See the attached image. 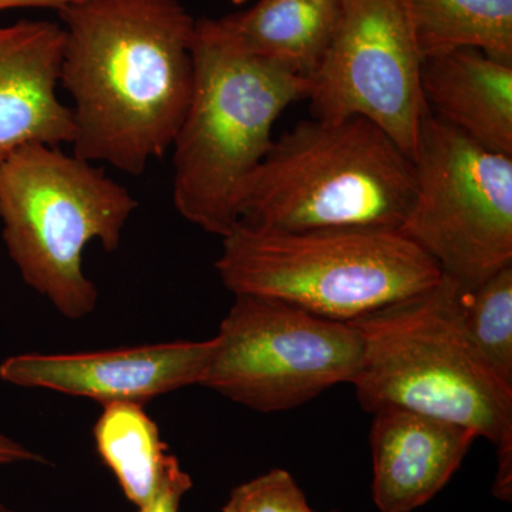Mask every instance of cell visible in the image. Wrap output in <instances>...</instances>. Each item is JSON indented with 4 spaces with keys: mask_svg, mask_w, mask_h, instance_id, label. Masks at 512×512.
Wrapping results in <instances>:
<instances>
[{
    "mask_svg": "<svg viewBox=\"0 0 512 512\" xmlns=\"http://www.w3.org/2000/svg\"><path fill=\"white\" fill-rule=\"evenodd\" d=\"M222 284L352 322L440 281L439 265L393 229L275 232L237 224L222 238Z\"/></svg>",
    "mask_w": 512,
    "mask_h": 512,
    "instance_id": "8992f818",
    "label": "cell"
},
{
    "mask_svg": "<svg viewBox=\"0 0 512 512\" xmlns=\"http://www.w3.org/2000/svg\"><path fill=\"white\" fill-rule=\"evenodd\" d=\"M0 512H18V511L12 510V508L8 507V505L0 503Z\"/></svg>",
    "mask_w": 512,
    "mask_h": 512,
    "instance_id": "7402d4cb",
    "label": "cell"
},
{
    "mask_svg": "<svg viewBox=\"0 0 512 512\" xmlns=\"http://www.w3.org/2000/svg\"><path fill=\"white\" fill-rule=\"evenodd\" d=\"M222 512H315L288 471L269 473L238 485L229 494Z\"/></svg>",
    "mask_w": 512,
    "mask_h": 512,
    "instance_id": "ac0fdd59",
    "label": "cell"
},
{
    "mask_svg": "<svg viewBox=\"0 0 512 512\" xmlns=\"http://www.w3.org/2000/svg\"><path fill=\"white\" fill-rule=\"evenodd\" d=\"M464 335L480 362L512 390V265L461 295Z\"/></svg>",
    "mask_w": 512,
    "mask_h": 512,
    "instance_id": "e0dca14e",
    "label": "cell"
},
{
    "mask_svg": "<svg viewBox=\"0 0 512 512\" xmlns=\"http://www.w3.org/2000/svg\"><path fill=\"white\" fill-rule=\"evenodd\" d=\"M191 487L192 485H178L165 490L150 504L137 508V512H180L181 500Z\"/></svg>",
    "mask_w": 512,
    "mask_h": 512,
    "instance_id": "ffe728a7",
    "label": "cell"
},
{
    "mask_svg": "<svg viewBox=\"0 0 512 512\" xmlns=\"http://www.w3.org/2000/svg\"><path fill=\"white\" fill-rule=\"evenodd\" d=\"M138 201L92 161L30 144L0 164V222L23 282L60 315H92L99 291L83 268L87 245L120 248Z\"/></svg>",
    "mask_w": 512,
    "mask_h": 512,
    "instance_id": "5b68a950",
    "label": "cell"
},
{
    "mask_svg": "<svg viewBox=\"0 0 512 512\" xmlns=\"http://www.w3.org/2000/svg\"><path fill=\"white\" fill-rule=\"evenodd\" d=\"M212 342L200 386L261 413L292 410L352 383L362 356L353 323L255 295H235Z\"/></svg>",
    "mask_w": 512,
    "mask_h": 512,
    "instance_id": "ba28073f",
    "label": "cell"
},
{
    "mask_svg": "<svg viewBox=\"0 0 512 512\" xmlns=\"http://www.w3.org/2000/svg\"><path fill=\"white\" fill-rule=\"evenodd\" d=\"M407 0H339L328 49L311 77L312 117H362L413 160L427 113Z\"/></svg>",
    "mask_w": 512,
    "mask_h": 512,
    "instance_id": "9c48e42d",
    "label": "cell"
},
{
    "mask_svg": "<svg viewBox=\"0 0 512 512\" xmlns=\"http://www.w3.org/2000/svg\"><path fill=\"white\" fill-rule=\"evenodd\" d=\"M463 286L443 275L426 291L352 320L362 356L352 383L369 413L386 407L460 424L494 447L512 444V390L468 345Z\"/></svg>",
    "mask_w": 512,
    "mask_h": 512,
    "instance_id": "277c9868",
    "label": "cell"
},
{
    "mask_svg": "<svg viewBox=\"0 0 512 512\" xmlns=\"http://www.w3.org/2000/svg\"><path fill=\"white\" fill-rule=\"evenodd\" d=\"M423 62L480 50L512 64V0H407Z\"/></svg>",
    "mask_w": 512,
    "mask_h": 512,
    "instance_id": "2e32d148",
    "label": "cell"
},
{
    "mask_svg": "<svg viewBox=\"0 0 512 512\" xmlns=\"http://www.w3.org/2000/svg\"><path fill=\"white\" fill-rule=\"evenodd\" d=\"M232 3H235V5H244V3L249 2V0H231Z\"/></svg>",
    "mask_w": 512,
    "mask_h": 512,
    "instance_id": "603a6c76",
    "label": "cell"
},
{
    "mask_svg": "<svg viewBox=\"0 0 512 512\" xmlns=\"http://www.w3.org/2000/svg\"><path fill=\"white\" fill-rule=\"evenodd\" d=\"M421 89L434 117L512 157V64L474 49L430 57L421 67Z\"/></svg>",
    "mask_w": 512,
    "mask_h": 512,
    "instance_id": "4fadbf2b",
    "label": "cell"
},
{
    "mask_svg": "<svg viewBox=\"0 0 512 512\" xmlns=\"http://www.w3.org/2000/svg\"><path fill=\"white\" fill-rule=\"evenodd\" d=\"M194 86L173 146V202L185 221L224 238L242 191L271 150L276 120L306 99L311 80L245 52L197 20Z\"/></svg>",
    "mask_w": 512,
    "mask_h": 512,
    "instance_id": "7a4b0ae2",
    "label": "cell"
},
{
    "mask_svg": "<svg viewBox=\"0 0 512 512\" xmlns=\"http://www.w3.org/2000/svg\"><path fill=\"white\" fill-rule=\"evenodd\" d=\"M63 52L59 23L0 25V164L30 144H73V110L57 94Z\"/></svg>",
    "mask_w": 512,
    "mask_h": 512,
    "instance_id": "8fae6325",
    "label": "cell"
},
{
    "mask_svg": "<svg viewBox=\"0 0 512 512\" xmlns=\"http://www.w3.org/2000/svg\"><path fill=\"white\" fill-rule=\"evenodd\" d=\"M76 0H0V12L12 9H60L66 8Z\"/></svg>",
    "mask_w": 512,
    "mask_h": 512,
    "instance_id": "44dd1931",
    "label": "cell"
},
{
    "mask_svg": "<svg viewBox=\"0 0 512 512\" xmlns=\"http://www.w3.org/2000/svg\"><path fill=\"white\" fill-rule=\"evenodd\" d=\"M214 342H168L97 352L22 353L0 363V379L113 403L141 404L163 394L200 386Z\"/></svg>",
    "mask_w": 512,
    "mask_h": 512,
    "instance_id": "30bf717a",
    "label": "cell"
},
{
    "mask_svg": "<svg viewBox=\"0 0 512 512\" xmlns=\"http://www.w3.org/2000/svg\"><path fill=\"white\" fill-rule=\"evenodd\" d=\"M330 512H338V511H330Z\"/></svg>",
    "mask_w": 512,
    "mask_h": 512,
    "instance_id": "cb8c5ba5",
    "label": "cell"
},
{
    "mask_svg": "<svg viewBox=\"0 0 512 512\" xmlns=\"http://www.w3.org/2000/svg\"><path fill=\"white\" fill-rule=\"evenodd\" d=\"M477 434L460 424L386 407L373 413L372 495L380 512H412L440 493Z\"/></svg>",
    "mask_w": 512,
    "mask_h": 512,
    "instance_id": "7c38bea8",
    "label": "cell"
},
{
    "mask_svg": "<svg viewBox=\"0 0 512 512\" xmlns=\"http://www.w3.org/2000/svg\"><path fill=\"white\" fill-rule=\"evenodd\" d=\"M399 231L464 289L512 265V157L487 150L427 110Z\"/></svg>",
    "mask_w": 512,
    "mask_h": 512,
    "instance_id": "52a82bcc",
    "label": "cell"
},
{
    "mask_svg": "<svg viewBox=\"0 0 512 512\" xmlns=\"http://www.w3.org/2000/svg\"><path fill=\"white\" fill-rule=\"evenodd\" d=\"M25 463H47L45 457L0 431V467Z\"/></svg>",
    "mask_w": 512,
    "mask_h": 512,
    "instance_id": "d6986e66",
    "label": "cell"
},
{
    "mask_svg": "<svg viewBox=\"0 0 512 512\" xmlns=\"http://www.w3.org/2000/svg\"><path fill=\"white\" fill-rule=\"evenodd\" d=\"M338 16L339 0H258L214 22L245 52L311 80Z\"/></svg>",
    "mask_w": 512,
    "mask_h": 512,
    "instance_id": "5bb4252c",
    "label": "cell"
},
{
    "mask_svg": "<svg viewBox=\"0 0 512 512\" xmlns=\"http://www.w3.org/2000/svg\"><path fill=\"white\" fill-rule=\"evenodd\" d=\"M59 16L73 153L143 174L171 150L190 103L197 20L180 0H76Z\"/></svg>",
    "mask_w": 512,
    "mask_h": 512,
    "instance_id": "6da1fadb",
    "label": "cell"
},
{
    "mask_svg": "<svg viewBox=\"0 0 512 512\" xmlns=\"http://www.w3.org/2000/svg\"><path fill=\"white\" fill-rule=\"evenodd\" d=\"M413 161L362 117L299 121L249 177L238 224L275 232L402 227Z\"/></svg>",
    "mask_w": 512,
    "mask_h": 512,
    "instance_id": "3957f363",
    "label": "cell"
},
{
    "mask_svg": "<svg viewBox=\"0 0 512 512\" xmlns=\"http://www.w3.org/2000/svg\"><path fill=\"white\" fill-rule=\"evenodd\" d=\"M94 443L121 491L137 508L178 485H192L178 458L168 453L157 424L141 404L103 406L94 424Z\"/></svg>",
    "mask_w": 512,
    "mask_h": 512,
    "instance_id": "9a60e30c",
    "label": "cell"
}]
</instances>
